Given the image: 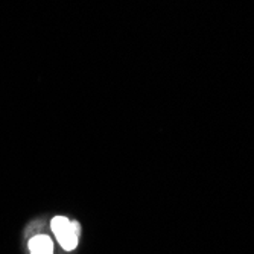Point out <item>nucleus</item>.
Wrapping results in <instances>:
<instances>
[{"mask_svg": "<svg viewBox=\"0 0 254 254\" xmlns=\"http://www.w3.org/2000/svg\"><path fill=\"white\" fill-rule=\"evenodd\" d=\"M52 232L57 236L60 245L67 250L72 251L78 247V238H79V224L75 221H68L65 216H55L51 222Z\"/></svg>", "mask_w": 254, "mask_h": 254, "instance_id": "1", "label": "nucleus"}, {"mask_svg": "<svg viewBox=\"0 0 254 254\" xmlns=\"http://www.w3.org/2000/svg\"><path fill=\"white\" fill-rule=\"evenodd\" d=\"M29 250H31V254H54L52 239L46 235L34 236L29 241Z\"/></svg>", "mask_w": 254, "mask_h": 254, "instance_id": "2", "label": "nucleus"}]
</instances>
